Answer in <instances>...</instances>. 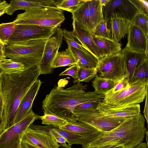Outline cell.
<instances>
[{
  "label": "cell",
  "instance_id": "cell-1",
  "mask_svg": "<svg viewBox=\"0 0 148 148\" xmlns=\"http://www.w3.org/2000/svg\"><path fill=\"white\" fill-rule=\"evenodd\" d=\"M0 124L5 130L14 125L22 100L40 73L37 66H35L20 73L7 75L0 72Z\"/></svg>",
  "mask_w": 148,
  "mask_h": 148
},
{
  "label": "cell",
  "instance_id": "cell-2",
  "mask_svg": "<svg viewBox=\"0 0 148 148\" xmlns=\"http://www.w3.org/2000/svg\"><path fill=\"white\" fill-rule=\"evenodd\" d=\"M87 86L78 82L66 88L59 86L53 88L42 101L44 114L55 115L68 122L76 121L73 110L76 106L104 98V95L98 94L95 91L86 92Z\"/></svg>",
  "mask_w": 148,
  "mask_h": 148
},
{
  "label": "cell",
  "instance_id": "cell-3",
  "mask_svg": "<svg viewBox=\"0 0 148 148\" xmlns=\"http://www.w3.org/2000/svg\"><path fill=\"white\" fill-rule=\"evenodd\" d=\"M145 119L140 113L125 120L112 130L103 133L82 145L84 148H93L107 144L117 143L124 145L125 148H133L143 142L147 129Z\"/></svg>",
  "mask_w": 148,
  "mask_h": 148
},
{
  "label": "cell",
  "instance_id": "cell-4",
  "mask_svg": "<svg viewBox=\"0 0 148 148\" xmlns=\"http://www.w3.org/2000/svg\"><path fill=\"white\" fill-rule=\"evenodd\" d=\"M47 39L9 42L5 45L7 58L23 64L25 69L37 66L42 57Z\"/></svg>",
  "mask_w": 148,
  "mask_h": 148
},
{
  "label": "cell",
  "instance_id": "cell-5",
  "mask_svg": "<svg viewBox=\"0 0 148 148\" xmlns=\"http://www.w3.org/2000/svg\"><path fill=\"white\" fill-rule=\"evenodd\" d=\"M65 19L62 10L55 7L39 8L18 14L12 23L32 25L51 28H58Z\"/></svg>",
  "mask_w": 148,
  "mask_h": 148
},
{
  "label": "cell",
  "instance_id": "cell-6",
  "mask_svg": "<svg viewBox=\"0 0 148 148\" xmlns=\"http://www.w3.org/2000/svg\"><path fill=\"white\" fill-rule=\"evenodd\" d=\"M148 80H138L127 88L111 94H106L103 101L108 105L120 108L142 102L146 97Z\"/></svg>",
  "mask_w": 148,
  "mask_h": 148
},
{
  "label": "cell",
  "instance_id": "cell-7",
  "mask_svg": "<svg viewBox=\"0 0 148 148\" xmlns=\"http://www.w3.org/2000/svg\"><path fill=\"white\" fill-rule=\"evenodd\" d=\"M97 69V73L99 74L98 76L117 83L128 78L126 59L121 52L102 58L98 61Z\"/></svg>",
  "mask_w": 148,
  "mask_h": 148
},
{
  "label": "cell",
  "instance_id": "cell-8",
  "mask_svg": "<svg viewBox=\"0 0 148 148\" xmlns=\"http://www.w3.org/2000/svg\"><path fill=\"white\" fill-rule=\"evenodd\" d=\"M38 116L32 110L21 121L4 130L0 135V148H21L24 134Z\"/></svg>",
  "mask_w": 148,
  "mask_h": 148
},
{
  "label": "cell",
  "instance_id": "cell-9",
  "mask_svg": "<svg viewBox=\"0 0 148 148\" xmlns=\"http://www.w3.org/2000/svg\"><path fill=\"white\" fill-rule=\"evenodd\" d=\"M74 115L76 121L88 124L105 133L112 130L126 120L108 116L97 108L89 109Z\"/></svg>",
  "mask_w": 148,
  "mask_h": 148
},
{
  "label": "cell",
  "instance_id": "cell-10",
  "mask_svg": "<svg viewBox=\"0 0 148 148\" xmlns=\"http://www.w3.org/2000/svg\"><path fill=\"white\" fill-rule=\"evenodd\" d=\"M63 37V30L57 28L55 33L47 39L42 57L37 65L40 74L52 73L53 63L62 44Z\"/></svg>",
  "mask_w": 148,
  "mask_h": 148
},
{
  "label": "cell",
  "instance_id": "cell-11",
  "mask_svg": "<svg viewBox=\"0 0 148 148\" xmlns=\"http://www.w3.org/2000/svg\"><path fill=\"white\" fill-rule=\"evenodd\" d=\"M56 29L34 25H17L14 31L9 39L8 42L48 39L55 33Z\"/></svg>",
  "mask_w": 148,
  "mask_h": 148
},
{
  "label": "cell",
  "instance_id": "cell-12",
  "mask_svg": "<svg viewBox=\"0 0 148 148\" xmlns=\"http://www.w3.org/2000/svg\"><path fill=\"white\" fill-rule=\"evenodd\" d=\"M102 10L104 20L108 21L112 14L114 12L131 23L139 13L130 0H110L106 6L103 7Z\"/></svg>",
  "mask_w": 148,
  "mask_h": 148
},
{
  "label": "cell",
  "instance_id": "cell-13",
  "mask_svg": "<svg viewBox=\"0 0 148 148\" xmlns=\"http://www.w3.org/2000/svg\"><path fill=\"white\" fill-rule=\"evenodd\" d=\"M72 31L83 47L99 60L104 57L103 53L95 44L93 34L87 28L73 20Z\"/></svg>",
  "mask_w": 148,
  "mask_h": 148
},
{
  "label": "cell",
  "instance_id": "cell-14",
  "mask_svg": "<svg viewBox=\"0 0 148 148\" xmlns=\"http://www.w3.org/2000/svg\"><path fill=\"white\" fill-rule=\"evenodd\" d=\"M97 109L106 116L124 120L132 118L140 113L139 104L116 108L108 105L103 101L99 102Z\"/></svg>",
  "mask_w": 148,
  "mask_h": 148
},
{
  "label": "cell",
  "instance_id": "cell-15",
  "mask_svg": "<svg viewBox=\"0 0 148 148\" xmlns=\"http://www.w3.org/2000/svg\"><path fill=\"white\" fill-rule=\"evenodd\" d=\"M127 34L126 49L137 52L148 54V36L132 23L129 27Z\"/></svg>",
  "mask_w": 148,
  "mask_h": 148
},
{
  "label": "cell",
  "instance_id": "cell-16",
  "mask_svg": "<svg viewBox=\"0 0 148 148\" xmlns=\"http://www.w3.org/2000/svg\"><path fill=\"white\" fill-rule=\"evenodd\" d=\"M22 140L37 148H58L59 144L54 138L43 132L29 127Z\"/></svg>",
  "mask_w": 148,
  "mask_h": 148
},
{
  "label": "cell",
  "instance_id": "cell-17",
  "mask_svg": "<svg viewBox=\"0 0 148 148\" xmlns=\"http://www.w3.org/2000/svg\"><path fill=\"white\" fill-rule=\"evenodd\" d=\"M108 28L110 39L119 42L128 33L131 23L124 19L119 14L113 12L108 21Z\"/></svg>",
  "mask_w": 148,
  "mask_h": 148
},
{
  "label": "cell",
  "instance_id": "cell-18",
  "mask_svg": "<svg viewBox=\"0 0 148 148\" xmlns=\"http://www.w3.org/2000/svg\"><path fill=\"white\" fill-rule=\"evenodd\" d=\"M42 83L37 79L25 95L18 109L14 124L22 120L32 110L33 101Z\"/></svg>",
  "mask_w": 148,
  "mask_h": 148
},
{
  "label": "cell",
  "instance_id": "cell-19",
  "mask_svg": "<svg viewBox=\"0 0 148 148\" xmlns=\"http://www.w3.org/2000/svg\"><path fill=\"white\" fill-rule=\"evenodd\" d=\"M55 1L53 0H12L9 3V6L7 8L6 13L12 15L15 11L19 10L25 11L39 8L55 7Z\"/></svg>",
  "mask_w": 148,
  "mask_h": 148
},
{
  "label": "cell",
  "instance_id": "cell-20",
  "mask_svg": "<svg viewBox=\"0 0 148 148\" xmlns=\"http://www.w3.org/2000/svg\"><path fill=\"white\" fill-rule=\"evenodd\" d=\"M59 128L84 136L91 137L93 139L105 133L88 124L78 121L68 122Z\"/></svg>",
  "mask_w": 148,
  "mask_h": 148
},
{
  "label": "cell",
  "instance_id": "cell-21",
  "mask_svg": "<svg viewBox=\"0 0 148 148\" xmlns=\"http://www.w3.org/2000/svg\"><path fill=\"white\" fill-rule=\"evenodd\" d=\"M121 52L126 59L128 73V79L130 85L135 70L143 62L148 59V54L132 51L125 48Z\"/></svg>",
  "mask_w": 148,
  "mask_h": 148
},
{
  "label": "cell",
  "instance_id": "cell-22",
  "mask_svg": "<svg viewBox=\"0 0 148 148\" xmlns=\"http://www.w3.org/2000/svg\"><path fill=\"white\" fill-rule=\"evenodd\" d=\"M103 6L100 0H89V18L87 29L92 33L97 25L104 20Z\"/></svg>",
  "mask_w": 148,
  "mask_h": 148
},
{
  "label": "cell",
  "instance_id": "cell-23",
  "mask_svg": "<svg viewBox=\"0 0 148 148\" xmlns=\"http://www.w3.org/2000/svg\"><path fill=\"white\" fill-rule=\"evenodd\" d=\"M79 67L87 69H96L98 60L92 53H86L73 47L68 46Z\"/></svg>",
  "mask_w": 148,
  "mask_h": 148
},
{
  "label": "cell",
  "instance_id": "cell-24",
  "mask_svg": "<svg viewBox=\"0 0 148 148\" xmlns=\"http://www.w3.org/2000/svg\"><path fill=\"white\" fill-rule=\"evenodd\" d=\"M96 45L102 50L104 56L113 55L121 52V45L111 39L96 36L93 34Z\"/></svg>",
  "mask_w": 148,
  "mask_h": 148
},
{
  "label": "cell",
  "instance_id": "cell-25",
  "mask_svg": "<svg viewBox=\"0 0 148 148\" xmlns=\"http://www.w3.org/2000/svg\"><path fill=\"white\" fill-rule=\"evenodd\" d=\"M51 128L61 136L67 140V143L69 145L80 144L83 145L93 139L89 137L82 136L71 132L61 130L59 127L51 125Z\"/></svg>",
  "mask_w": 148,
  "mask_h": 148
},
{
  "label": "cell",
  "instance_id": "cell-26",
  "mask_svg": "<svg viewBox=\"0 0 148 148\" xmlns=\"http://www.w3.org/2000/svg\"><path fill=\"white\" fill-rule=\"evenodd\" d=\"M77 64L75 57L69 47L65 51H58L52 64L53 69L56 68L72 66Z\"/></svg>",
  "mask_w": 148,
  "mask_h": 148
},
{
  "label": "cell",
  "instance_id": "cell-27",
  "mask_svg": "<svg viewBox=\"0 0 148 148\" xmlns=\"http://www.w3.org/2000/svg\"><path fill=\"white\" fill-rule=\"evenodd\" d=\"M89 1L83 0L77 9L72 13L73 20L87 28L89 15Z\"/></svg>",
  "mask_w": 148,
  "mask_h": 148
},
{
  "label": "cell",
  "instance_id": "cell-28",
  "mask_svg": "<svg viewBox=\"0 0 148 148\" xmlns=\"http://www.w3.org/2000/svg\"><path fill=\"white\" fill-rule=\"evenodd\" d=\"M117 83L114 81L96 75L92 86L97 93L104 95L113 88Z\"/></svg>",
  "mask_w": 148,
  "mask_h": 148
},
{
  "label": "cell",
  "instance_id": "cell-29",
  "mask_svg": "<svg viewBox=\"0 0 148 148\" xmlns=\"http://www.w3.org/2000/svg\"><path fill=\"white\" fill-rule=\"evenodd\" d=\"M25 70L23 64L15 62L10 58H5L0 62V72L6 74L20 73Z\"/></svg>",
  "mask_w": 148,
  "mask_h": 148
},
{
  "label": "cell",
  "instance_id": "cell-30",
  "mask_svg": "<svg viewBox=\"0 0 148 148\" xmlns=\"http://www.w3.org/2000/svg\"><path fill=\"white\" fill-rule=\"evenodd\" d=\"M97 74V68L87 69L79 66L77 77L73 81V83L75 84L81 82H89L95 77Z\"/></svg>",
  "mask_w": 148,
  "mask_h": 148
},
{
  "label": "cell",
  "instance_id": "cell-31",
  "mask_svg": "<svg viewBox=\"0 0 148 148\" xmlns=\"http://www.w3.org/2000/svg\"><path fill=\"white\" fill-rule=\"evenodd\" d=\"M17 26L12 22L0 24V39L5 45L8 44Z\"/></svg>",
  "mask_w": 148,
  "mask_h": 148
},
{
  "label": "cell",
  "instance_id": "cell-32",
  "mask_svg": "<svg viewBox=\"0 0 148 148\" xmlns=\"http://www.w3.org/2000/svg\"><path fill=\"white\" fill-rule=\"evenodd\" d=\"M82 0H63L55 1L56 7L61 10L74 12L82 3Z\"/></svg>",
  "mask_w": 148,
  "mask_h": 148
},
{
  "label": "cell",
  "instance_id": "cell-33",
  "mask_svg": "<svg viewBox=\"0 0 148 148\" xmlns=\"http://www.w3.org/2000/svg\"><path fill=\"white\" fill-rule=\"evenodd\" d=\"M63 37L66 39L68 46L76 48L86 53H90L83 47L72 31L64 29L63 30Z\"/></svg>",
  "mask_w": 148,
  "mask_h": 148
},
{
  "label": "cell",
  "instance_id": "cell-34",
  "mask_svg": "<svg viewBox=\"0 0 148 148\" xmlns=\"http://www.w3.org/2000/svg\"><path fill=\"white\" fill-rule=\"evenodd\" d=\"M142 79L148 80V59L143 62L135 69L130 85Z\"/></svg>",
  "mask_w": 148,
  "mask_h": 148
},
{
  "label": "cell",
  "instance_id": "cell-35",
  "mask_svg": "<svg viewBox=\"0 0 148 148\" xmlns=\"http://www.w3.org/2000/svg\"><path fill=\"white\" fill-rule=\"evenodd\" d=\"M39 119L42 120V124L47 125H52L59 127L66 124L68 122L59 117L51 114H44L38 116Z\"/></svg>",
  "mask_w": 148,
  "mask_h": 148
},
{
  "label": "cell",
  "instance_id": "cell-36",
  "mask_svg": "<svg viewBox=\"0 0 148 148\" xmlns=\"http://www.w3.org/2000/svg\"><path fill=\"white\" fill-rule=\"evenodd\" d=\"M132 23L141 29L147 36L148 35V16L138 13L135 16Z\"/></svg>",
  "mask_w": 148,
  "mask_h": 148
},
{
  "label": "cell",
  "instance_id": "cell-37",
  "mask_svg": "<svg viewBox=\"0 0 148 148\" xmlns=\"http://www.w3.org/2000/svg\"><path fill=\"white\" fill-rule=\"evenodd\" d=\"M103 99H97L83 103L76 106L73 109V114H78L90 109H96L99 102Z\"/></svg>",
  "mask_w": 148,
  "mask_h": 148
},
{
  "label": "cell",
  "instance_id": "cell-38",
  "mask_svg": "<svg viewBox=\"0 0 148 148\" xmlns=\"http://www.w3.org/2000/svg\"><path fill=\"white\" fill-rule=\"evenodd\" d=\"M108 21L103 20L96 26L92 33L96 36L110 39L109 30L108 27Z\"/></svg>",
  "mask_w": 148,
  "mask_h": 148
},
{
  "label": "cell",
  "instance_id": "cell-39",
  "mask_svg": "<svg viewBox=\"0 0 148 148\" xmlns=\"http://www.w3.org/2000/svg\"><path fill=\"white\" fill-rule=\"evenodd\" d=\"M139 12L148 15V1L147 0H130Z\"/></svg>",
  "mask_w": 148,
  "mask_h": 148
},
{
  "label": "cell",
  "instance_id": "cell-40",
  "mask_svg": "<svg viewBox=\"0 0 148 148\" xmlns=\"http://www.w3.org/2000/svg\"><path fill=\"white\" fill-rule=\"evenodd\" d=\"M130 85L127 78H125L118 82L113 88L106 94H111L121 91L128 87Z\"/></svg>",
  "mask_w": 148,
  "mask_h": 148
},
{
  "label": "cell",
  "instance_id": "cell-41",
  "mask_svg": "<svg viewBox=\"0 0 148 148\" xmlns=\"http://www.w3.org/2000/svg\"><path fill=\"white\" fill-rule=\"evenodd\" d=\"M79 66L76 64L71 66L67 68L63 72H62L59 75H69L72 77L74 79L77 77Z\"/></svg>",
  "mask_w": 148,
  "mask_h": 148
},
{
  "label": "cell",
  "instance_id": "cell-42",
  "mask_svg": "<svg viewBox=\"0 0 148 148\" xmlns=\"http://www.w3.org/2000/svg\"><path fill=\"white\" fill-rule=\"evenodd\" d=\"M93 148H125L123 144L112 143L97 147Z\"/></svg>",
  "mask_w": 148,
  "mask_h": 148
},
{
  "label": "cell",
  "instance_id": "cell-43",
  "mask_svg": "<svg viewBox=\"0 0 148 148\" xmlns=\"http://www.w3.org/2000/svg\"><path fill=\"white\" fill-rule=\"evenodd\" d=\"M145 100L143 113L144 117L147 122L148 123V88L147 89L145 97Z\"/></svg>",
  "mask_w": 148,
  "mask_h": 148
},
{
  "label": "cell",
  "instance_id": "cell-44",
  "mask_svg": "<svg viewBox=\"0 0 148 148\" xmlns=\"http://www.w3.org/2000/svg\"><path fill=\"white\" fill-rule=\"evenodd\" d=\"M9 4L5 0L0 1V16L5 13Z\"/></svg>",
  "mask_w": 148,
  "mask_h": 148
},
{
  "label": "cell",
  "instance_id": "cell-45",
  "mask_svg": "<svg viewBox=\"0 0 148 148\" xmlns=\"http://www.w3.org/2000/svg\"><path fill=\"white\" fill-rule=\"evenodd\" d=\"M5 45L0 39V62L6 58L5 53Z\"/></svg>",
  "mask_w": 148,
  "mask_h": 148
},
{
  "label": "cell",
  "instance_id": "cell-46",
  "mask_svg": "<svg viewBox=\"0 0 148 148\" xmlns=\"http://www.w3.org/2000/svg\"><path fill=\"white\" fill-rule=\"evenodd\" d=\"M21 148H37L29 143L22 140Z\"/></svg>",
  "mask_w": 148,
  "mask_h": 148
},
{
  "label": "cell",
  "instance_id": "cell-47",
  "mask_svg": "<svg viewBox=\"0 0 148 148\" xmlns=\"http://www.w3.org/2000/svg\"><path fill=\"white\" fill-rule=\"evenodd\" d=\"M148 145L146 143L142 142L133 148H148Z\"/></svg>",
  "mask_w": 148,
  "mask_h": 148
},
{
  "label": "cell",
  "instance_id": "cell-48",
  "mask_svg": "<svg viewBox=\"0 0 148 148\" xmlns=\"http://www.w3.org/2000/svg\"><path fill=\"white\" fill-rule=\"evenodd\" d=\"M58 148H71V145L66 144H59Z\"/></svg>",
  "mask_w": 148,
  "mask_h": 148
},
{
  "label": "cell",
  "instance_id": "cell-49",
  "mask_svg": "<svg viewBox=\"0 0 148 148\" xmlns=\"http://www.w3.org/2000/svg\"><path fill=\"white\" fill-rule=\"evenodd\" d=\"M110 1V0H100L101 3L103 6H106Z\"/></svg>",
  "mask_w": 148,
  "mask_h": 148
},
{
  "label": "cell",
  "instance_id": "cell-50",
  "mask_svg": "<svg viewBox=\"0 0 148 148\" xmlns=\"http://www.w3.org/2000/svg\"><path fill=\"white\" fill-rule=\"evenodd\" d=\"M1 80H0V113L1 106Z\"/></svg>",
  "mask_w": 148,
  "mask_h": 148
},
{
  "label": "cell",
  "instance_id": "cell-51",
  "mask_svg": "<svg viewBox=\"0 0 148 148\" xmlns=\"http://www.w3.org/2000/svg\"><path fill=\"white\" fill-rule=\"evenodd\" d=\"M146 142L147 144V145H148V131H146Z\"/></svg>",
  "mask_w": 148,
  "mask_h": 148
},
{
  "label": "cell",
  "instance_id": "cell-52",
  "mask_svg": "<svg viewBox=\"0 0 148 148\" xmlns=\"http://www.w3.org/2000/svg\"><path fill=\"white\" fill-rule=\"evenodd\" d=\"M4 130V129L1 127L0 124V135Z\"/></svg>",
  "mask_w": 148,
  "mask_h": 148
},
{
  "label": "cell",
  "instance_id": "cell-53",
  "mask_svg": "<svg viewBox=\"0 0 148 148\" xmlns=\"http://www.w3.org/2000/svg\"></svg>",
  "mask_w": 148,
  "mask_h": 148
}]
</instances>
